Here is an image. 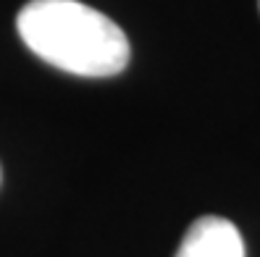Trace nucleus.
Segmentation results:
<instances>
[{
	"label": "nucleus",
	"mask_w": 260,
	"mask_h": 257,
	"mask_svg": "<svg viewBox=\"0 0 260 257\" xmlns=\"http://www.w3.org/2000/svg\"><path fill=\"white\" fill-rule=\"evenodd\" d=\"M176 257H244V239L232 221L203 215L187 229Z\"/></svg>",
	"instance_id": "f03ea898"
},
{
	"label": "nucleus",
	"mask_w": 260,
	"mask_h": 257,
	"mask_svg": "<svg viewBox=\"0 0 260 257\" xmlns=\"http://www.w3.org/2000/svg\"><path fill=\"white\" fill-rule=\"evenodd\" d=\"M16 29L45 63L76 77H116L132 55L124 29L79 0H29Z\"/></svg>",
	"instance_id": "f257e3e1"
}]
</instances>
